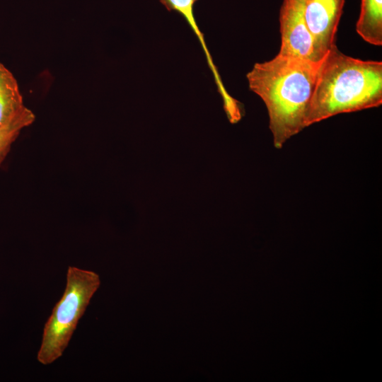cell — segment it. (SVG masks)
<instances>
[{
  "mask_svg": "<svg viewBox=\"0 0 382 382\" xmlns=\"http://www.w3.org/2000/svg\"><path fill=\"white\" fill-rule=\"evenodd\" d=\"M100 277L93 271L69 266L64 294L45 324L38 361L48 365L60 357L80 318L99 288Z\"/></svg>",
  "mask_w": 382,
  "mask_h": 382,
  "instance_id": "cell-3",
  "label": "cell"
},
{
  "mask_svg": "<svg viewBox=\"0 0 382 382\" xmlns=\"http://www.w3.org/2000/svg\"><path fill=\"white\" fill-rule=\"evenodd\" d=\"M356 31L366 42L382 45V0H361Z\"/></svg>",
  "mask_w": 382,
  "mask_h": 382,
  "instance_id": "cell-8",
  "label": "cell"
},
{
  "mask_svg": "<svg viewBox=\"0 0 382 382\" xmlns=\"http://www.w3.org/2000/svg\"><path fill=\"white\" fill-rule=\"evenodd\" d=\"M35 116L31 110L23 113L9 125L0 129V166L10 151L12 144L21 132L35 121Z\"/></svg>",
  "mask_w": 382,
  "mask_h": 382,
  "instance_id": "cell-9",
  "label": "cell"
},
{
  "mask_svg": "<svg viewBox=\"0 0 382 382\" xmlns=\"http://www.w3.org/2000/svg\"><path fill=\"white\" fill-rule=\"evenodd\" d=\"M382 104V62L343 54L333 45L320 62L306 127L338 114Z\"/></svg>",
  "mask_w": 382,
  "mask_h": 382,
  "instance_id": "cell-2",
  "label": "cell"
},
{
  "mask_svg": "<svg viewBox=\"0 0 382 382\" xmlns=\"http://www.w3.org/2000/svg\"><path fill=\"white\" fill-rule=\"evenodd\" d=\"M168 11H175L179 13L189 25L192 32L197 36L204 51L209 68L210 69L223 102H228L231 96L226 91L218 70L214 64L212 57L206 45L204 34L199 28L194 15V5L198 0H159Z\"/></svg>",
  "mask_w": 382,
  "mask_h": 382,
  "instance_id": "cell-7",
  "label": "cell"
},
{
  "mask_svg": "<svg viewBox=\"0 0 382 382\" xmlns=\"http://www.w3.org/2000/svg\"><path fill=\"white\" fill-rule=\"evenodd\" d=\"M28 110L17 80L0 62V129L16 120Z\"/></svg>",
  "mask_w": 382,
  "mask_h": 382,
  "instance_id": "cell-6",
  "label": "cell"
},
{
  "mask_svg": "<svg viewBox=\"0 0 382 382\" xmlns=\"http://www.w3.org/2000/svg\"><path fill=\"white\" fill-rule=\"evenodd\" d=\"M299 5L316 48L323 59L335 45V35L345 0H295Z\"/></svg>",
  "mask_w": 382,
  "mask_h": 382,
  "instance_id": "cell-5",
  "label": "cell"
},
{
  "mask_svg": "<svg viewBox=\"0 0 382 382\" xmlns=\"http://www.w3.org/2000/svg\"><path fill=\"white\" fill-rule=\"evenodd\" d=\"M279 19L281 46L277 54L320 64L323 58L318 52L314 37L295 0H283Z\"/></svg>",
  "mask_w": 382,
  "mask_h": 382,
  "instance_id": "cell-4",
  "label": "cell"
},
{
  "mask_svg": "<svg viewBox=\"0 0 382 382\" xmlns=\"http://www.w3.org/2000/svg\"><path fill=\"white\" fill-rule=\"evenodd\" d=\"M319 64L277 54L246 74L250 90L267 108L276 149L306 127Z\"/></svg>",
  "mask_w": 382,
  "mask_h": 382,
  "instance_id": "cell-1",
  "label": "cell"
}]
</instances>
